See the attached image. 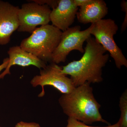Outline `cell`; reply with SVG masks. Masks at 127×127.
Instances as JSON below:
<instances>
[{
  "instance_id": "cell-1",
  "label": "cell",
  "mask_w": 127,
  "mask_h": 127,
  "mask_svg": "<svg viewBox=\"0 0 127 127\" xmlns=\"http://www.w3.org/2000/svg\"><path fill=\"white\" fill-rule=\"evenodd\" d=\"M81 58L62 66L61 73L70 75L74 86L76 87L86 82L99 83L103 81L102 68L109 59V55L95 38L90 37Z\"/></svg>"
},
{
  "instance_id": "cell-2",
  "label": "cell",
  "mask_w": 127,
  "mask_h": 127,
  "mask_svg": "<svg viewBox=\"0 0 127 127\" xmlns=\"http://www.w3.org/2000/svg\"><path fill=\"white\" fill-rule=\"evenodd\" d=\"M90 84L86 83L75 87L70 93L62 95L59 102L63 112L68 118L87 125L97 122L111 125L102 118L99 111L101 105L95 99Z\"/></svg>"
},
{
  "instance_id": "cell-3",
  "label": "cell",
  "mask_w": 127,
  "mask_h": 127,
  "mask_svg": "<svg viewBox=\"0 0 127 127\" xmlns=\"http://www.w3.org/2000/svg\"><path fill=\"white\" fill-rule=\"evenodd\" d=\"M62 33L52 25L41 26L37 28L30 36L23 39L20 47L45 63H51L53 54L59 45Z\"/></svg>"
},
{
  "instance_id": "cell-4",
  "label": "cell",
  "mask_w": 127,
  "mask_h": 127,
  "mask_svg": "<svg viewBox=\"0 0 127 127\" xmlns=\"http://www.w3.org/2000/svg\"><path fill=\"white\" fill-rule=\"evenodd\" d=\"M118 30V26L115 21L110 18L103 19L94 23L91 34L109 52L117 68L120 69L123 66L127 67V60L114 39V36Z\"/></svg>"
},
{
  "instance_id": "cell-5",
  "label": "cell",
  "mask_w": 127,
  "mask_h": 127,
  "mask_svg": "<svg viewBox=\"0 0 127 127\" xmlns=\"http://www.w3.org/2000/svg\"><path fill=\"white\" fill-rule=\"evenodd\" d=\"M93 26L92 23L84 31H81L80 26H75L62 32L59 45L53 54L52 63L57 64L65 62L68 54L73 50L84 53L83 43L91 36Z\"/></svg>"
},
{
  "instance_id": "cell-6",
  "label": "cell",
  "mask_w": 127,
  "mask_h": 127,
  "mask_svg": "<svg viewBox=\"0 0 127 127\" xmlns=\"http://www.w3.org/2000/svg\"><path fill=\"white\" fill-rule=\"evenodd\" d=\"M62 66L57 64L51 63L43 69H40V75L35 76L32 79L31 84L34 87L40 86L42 88L39 97L45 95L44 87H53L63 94L70 93L75 89L70 78L61 73Z\"/></svg>"
},
{
  "instance_id": "cell-7",
  "label": "cell",
  "mask_w": 127,
  "mask_h": 127,
  "mask_svg": "<svg viewBox=\"0 0 127 127\" xmlns=\"http://www.w3.org/2000/svg\"><path fill=\"white\" fill-rule=\"evenodd\" d=\"M31 2L23 4L18 10V32L32 33L37 26L48 25L50 22L51 8L47 5Z\"/></svg>"
},
{
  "instance_id": "cell-8",
  "label": "cell",
  "mask_w": 127,
  "mask_h": 127,
  "mask_svg": "<svg viewBox=\"0 0 127 127\" xmlns=\"http://www.w3.org/2000/svg\"><path fill=\"white\" fill-rule=\"evenodd\" d=\"M19 9L18 6L0 0V45L8 44L12 34L18 30Z\"/></svg>"
},
{
  "instance_id": "cell-9",
  "label": "cell",
  "mask_w": 127,
  "mask_h": 127,
  "mask_svg": "<svg viewBox=\"0 0 127 127\" xmlns=\"http://www.w3.org/2000/svg\"><path fill=\"white\" fill-rule=\"evenodd\" d=\"M78 9L73 0H59L57 6L51 12L50 21L53 26L65 31L74 22Z\"/></svg>"
},
{
  "instance_id": "cell-10",
  "label": "cell",
  "mask_w": 127,
  "mask_h": 127,
  "mask_svg": "<svg viewBox=\"0 0 127 127\" xmlns=\"http://www.w3.org/2000/svg\"><path fill=\"white\" fill-rule=\"evenodd\" d=\"M9 63L5 70L0 75V79L4 78L7 74H10V68L12 66L18 65L22 67L33 65L40 69L46 67V63L35 55L23 50L20 46H15L9 48L7 51Z\"/></svg>"
},
{
  "instance_id": "cell-11",
  "label": "cell",
  "mask_w": 127,
  "mask_h": 127,
  "mask_svg": "<svg viewBox=\"0 0 127 127\" xmlns=\"http://www.w3.org/2000/svg\"><path fill=\"white\" fill-rule=\"evenodd\" d=\"M80 7L76 16L78 22L83 24L95 23L103 19L108 12L106 4L103 0H91Z\"/></svg>"
},
{
  "instance_id": "cell-12",
  "label": "cell",
  "mask_w": 127,
  "mask_h": 127,
  "mask_svg": "<svg viewBox=\"0 0 127 127\" xmlns=\"http://www.w3.org/2000/svg\"><path fill=\"white\" fill-rule=\"evenodd\" d=\"M119 107L121 115L118 121L119 127H127V90H125L120 98Z\"/></svg>"
},
{
  "instance_id": "cell-13",
  "label": "cell",
  "mask_w": 127,
  "mask_h": 127,
  "mask_svg": "<svg viewBox=\"0 0 127 127\" xmlns=\"http://www.w3.org/2000/svg\"><path fill=\"white\" fill-rule=\"evenodd\" d=\"M67 122V125L66 127H119L118 122L113 125H108L105 127H92L89 126L80 121L70 118H68Z\"/></svg>"
},
{
  "instance_id": "cell-14",
  "label": "cell",
  "mask_w": 127,
  "mask_h": 127,
  "mask_svg": "<svg viewBox=\"0 0 127 127\" xmlns=\"http://www.w3.org/2000/svg\"><path fill=\"white\" fill-rule=\"evenodd\" d=\"M59 0H34L32 1L40 5H46L52 9H55L57 6Z\"/></svg>"
},
{
  "instance_id": "cell-15",
  "label": "cell",
  "mask_w": 127,
  "mask_h": 127,
  "mask_svg": "<svg viewBox=\"0 0 127 127\" xmlns=\"http://www.w3.org/2000/svg\"><path fill=\"white\" fill-rule=\"evenodd\" d=\"M15 127H41L38 124L36 123H27L21 122L17 123Z\"/></svg>"
},
{
  "instance_id": "cell-16",
  "label": "cell",
  "mask_w": 127,
  "mask_h": 127,
  "mask_svg": "<svg viewBox=\"0 0 127 127\" xmlns=\"http://www.w3.org/2000/svg\"><path fill=\"white\" fill-rule=\"evenodd\" d=\"M91 0H73L75 5L78 7L84 6L88 4Z\"/></svg>"
},
{
  "instance_id": "cell-17",
  "label": "cell",
  "mask_w": 127,
  "mask_h": 127,
  "mask_svg": "<svg viewBox=\"0 0 127 127\" xmlns=\"http://www.w3.org/2000/svg\"><path fill=\"white\" fill-rule=\"evenodd\" d=\"M9 63V58H5L3 61V63L0 65V72L4 69H5L8 65Z\"/></svg>"
},
{
  "instance_id": "cell-18",
  "label": "cell",
  "mask_w": 127,
  "mask_h": 127,
  "mask_svg": "<svg viewBox=\"0 0 127 127\" xmlns=\"http://www.w3.org/2000/svg\"></svg>"
}]
</instances>
